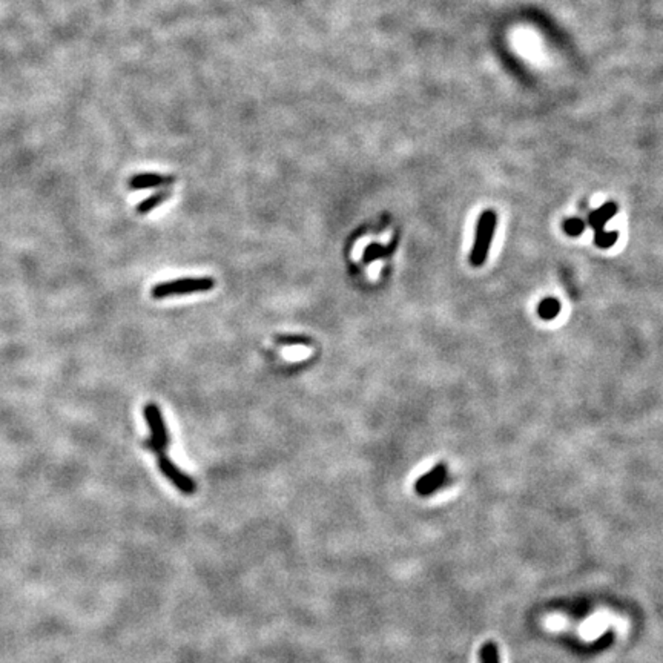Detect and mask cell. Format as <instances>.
Segmentation results:
<instances>
[{"mask_svg":"<svg viewBox=\"0 0 663 663\" xmlns=\"http://www.w3.org/2000/svg\"><path fill=\"white\" fill-rule=\"evenodd\" d=\"M617 211H619V206L615 202H607L605 204L597 207L596 211H592L588 215V224L592 227L595 234L605 231V224L608 223V220H611L612 216L617 214Z\"/></svg>","mask_w":663,"mask_h":663,"instance_id":"6","label":"cell"},{"mask_svg":"<svg viewBox=\"0 0 663 663\" xmlns=\"http://www.w3.org/2000/svg\"><path fill=\"white\" fill-rule=\"evenodd\" d=\"M390 254L389 249H385V247L382 244H378V243H372L369 244L367 247H365L364 252H362V261L365 264H370L376 260H380L382 259V256H387Z\"/></svg>","mask_w":663,"mask_h":663,"instance_id":"10","label":"cell"},{"mask_svg":"<svg viewBox=\"0 0 663 663\" xmlns=\"http://www.w3.org/2000/svg\"><path fill=\"white\" fill-rule=\"evenodd\" d=\"M498 226V214L493 209L484 211L476 223V231H474V241L470 252V264L474 267H481L486 263L490 246L494 239V232H496Z\"/></svg>","mask_w":663,"mask_h":663,"instance_id":"1","label":"cell"},{"mask_svg":"<svg viewBox=\"0 0 663 663\" xmlns=\"http://www.w3.org/2000/svg\"><path fill=\"white\" fill-rule=\"evenodd\" d=\"M158 469H160V471L163 473V476L169 481L172 486H175V489L183 493V494H187V496H191V494L195 493L197 490V486H195V482L194 479L189 476V474H186L184 471H182L180 469L177 467V465L166 456V454H158Z\"/></svg>","mask_w":663,"mask_h":663,"instance_id":"4","label":"cell"},{"mask_svg":"<svg viewBox=\"0 0 663 663\" xmlns=\"http://www.w3.org/2000/svg\"><path fill=\"white\" fill-rule=\"evenodd\" d=\"M215 286L214 278L209 276H199V278H178L172 281L158 283L151 289L152 298L163 300L174 295H187L194 292L212 291Z\"/></svg>","mask_w":663,"mask_h":663,"instance_id":"2","label":"cell"},{"mask_svg":"<svg viewBox=\"0 0 663 663\" xmlns=\"http://www.w3.org/2000/svg\"><path fill=\"white\" fill-rule=\"evenodd\" d=\"M143 414L146 424L150 425L151 429V438L145 441V447L154 451L158 456V454H163L167 449V445H169V434H167L162 410L158 409L157 404L150 402L145 405Z\"/></svg>","mask_w":663,"mask_h":663,"instance_id":"3","label":"cell"},{"mask_svg":"<svg viewBox=\"0 0 663 663\" xmlns=\"http://www.w3.org/2000/svg\"><path fill=\"white\" fill-rule=\"evenodd\" d=\"M174 182V177L160 175V174H140L135 175L130 180V187L135 191L140 189H151V187L165 186Z\"/></svg>","mask_w":663,"mask_h":663,"instance_id":"7","label":"cell"},{"mask_svg":"<svg viewBox=\"0 0 663 663\" xmlns=\"http://www.w3.org/2000/svg\"><path fill=\"white\" fill-rule=\"evenodd\" d=\"M619 239V232L616 231H602L595 234V243L600 249H608V247L615 246Z\"/></svg>","mask_w":663,"mask_h":663,"instance_id":"12","label":"cell"},{"mask_svg":"<svg viewBox=\"0 0 663 663\" xmlns=\"http://www.w3.org/2000/svg\"><path fill=\"white\" fill-rule=\"evenodd\" d=\"M481 663H501L499 660V648L494 642L484 643L479 652Z\"/></svg>","mask_w":663,"mask_h":663,"instance_id":"11","label":"cell"},{"mask_svg":"<svg viewBox=\"0 0 663 663\" xmlns=\"http://www.w3.org/2000/svg\"><path fill=\"white\" fill-rule=\"evenodd\" d=\"M560 301L556 298H543L538 304V315L542 320L551 321L556 318V316L560 313Z\"/></svg>","mask_w":663,"mask_h":663,"instance_id":"8","label":"cell"},{"mask_svg":"<svg viewBox=\"0 0 663 663\" xmlns=\"http://www.w3.org/2000/svg\"><path fill=\"white\" fill-rule=\"evenodd\" d=\"M562 229L570 236H579L585 231V223L580 219H576V216H571V219H567L563 221Z\"/></svg>","mask_w":663,"mask_h":663,"instance_id":"13","label":"cell"},{"mask_svg":"<svg viewBox=\"0 0 663 663\" xmlns=\"http://www.w3.org/2000/svg\"><path fill=\"white\" fill-rule=\"evenodd\" d=\"M167 199H169V192L167 191H163V192H157L151 197H147L146 200H143L140 204L137 206V212L138 214H147V212H151L152 209H155L157 206H160L163 202H166Z\"/></svg>","mask_w":663,"mask_h":663,"instance_id":"9","label":"cell"},{"mask_svg":"<svg viewBox=\"0 0 663 663\" xmlns=\"http://www.w3.org/2000/svg\"><path fill=\"white\" fill-rule=\"evenodd\" d=\"M275 341L281 345H310L312 340L301 335H280L275 336Z\"/></svg>","mask_w":663,"mask_h":663,"instance_id":"14","label":"cell"},{"mask_svg":"<svg viewBox=\"0 0 663 663\" xmlns=\"http://www.w3.org/2000/svg\"><path fill=\"white\" fill-rule=\"evenodd\" d=\"M447 481H449L447 464L439 462L434 465L430 471H427L425 474H422L421 478H418V481L414 482V491H417V494H419V496L422 498L430 496V494L437 493V490L444 487L445 484H447Z\"/></svg>","mask_w":663,"mask_h":663,"instance_id":"5","label":"cell"}]
</instances>
